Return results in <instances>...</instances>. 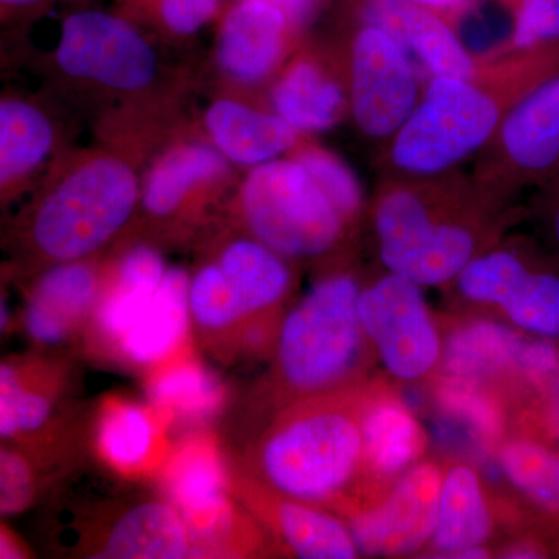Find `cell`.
<instances>
[{"mask_svg": "<svg viewBox=\"0 0 559 559\" xmlns=\"http://www.w3.org/2000/svg\"><path fill=\"white\" fill-rule=\"evenodd\" d=\"M367 212L384 270L430 288L450 285L471 261L506 237L521 209L473 171L457 168L433 176L381 178Z\"/></svg>", "mask_w": 559, "mask_h": 559, "instance_id": "6da1fadb", "label": "cell"}, {"mask_svg": "<svg viewBox=\"0 0 559 559\" xmlns=\"http://www.w3.org/2000/svg\"><path fill=\"white\" fill-rule=\"evenodd\" d=\"M477 58L471 75L437 76L426 83L409 119L381 145V178L457 170L488 145L525 95L559 73V43Z\"/></svg>", "mask_w": 559, "mask_h": 559, "instance_id": "7a4b0ae2", "label": "cell"}, {"mask_svg": "<svg viewBox=\"0 0 559 559\" xmlns=\"http://www.w3.org/2000/svg\"><path fill=\"white\" fill-rule=\"evenodd\" d=\"M366 384L286 404L264 421L235 468L344 518L360 499Z\"/></svg>", "mask_w": 559, "mask_h": 559, "instance_id": "3957f363", "label": "cell"}, {"mask_svg": "<svg viewBox=\"0 0 559 559\" xmlns=\"http://www.w3.org/2000/svg\"><path fill=\"white\" fill-rule=\"evenodd\" d=\"M360 286L355 272L331 271L286 310L271 369L252 396L267 418L294 401L369 381L377 355L360 325Z\"/></svg>", "mask_w": 559, "mask_h": 559, "instance_id": "277c9868", "label": "cell"}, {"mask_svg": "<svg viewBox=\"0 0 559 559\" xmlns=\"http://www.w3.org/2000/svg\"><path fill=\"white\" fill-rule=\"evenodd\" d=\"M293 286L288 260L263 242H227L190 277L194 340L226 366L270 359Z\"/></svg>", "mask_w": 559, "mask_h": 559, "instance_id": "5b68a950", "label": "cell"}, {"mask_svg": "<svg viewBox=\"0 0 559 559\" xmlns=\"http://www.w3.org/2000/svg\"><path fill=\"white\" fill-rule=\"evenodd\" d=\"M51 544L68 557L94 559L194 558L190 530L160 492L114 491L76 499L58 511Z\"/></svg>", "mask_w": 559, "mask_h": 559, "instance_id": "8992f818", "label": "cell"}, {"mask_svg": "<svg viewBox=\"0 0 559 559\" xmlns=\"http://www.w3.org/2000/svg\"><path fill=\"white\" fill-rule=\"evenodd\" d=\"M139 183L127 164L100 157L61 180L36 209L31 241L40 259H91L131 219Z\"/></svg>", "mask_w": 559, "mask_h": 559, "instance_id": "52a82bcc", "label": "cell"}, {"mask_svg": "<svg viewBox=\"0 0 559 559\" xmlns=\"http://www.w3.org/2000/svg\"><path fill=\"white\" fill-rule=\"evenodd\" d=\"M240 210L252 238L286 260L329 257L353 231L294 157L253 168L241 189Z\"/></svg>", "mask_w": 559, "mask_h": 559, "instance_id": "ba28073f", "label": "cell"}, {"mask_svg": "<svg viewBox=\"0 0 559 559\" xmlns=\"http://www.w3.org/2000/svg\"><path fill=\"white\" fill-rule=\"evenodd\" d=\"M477 314L559 342V253L525 238L502 237L447 286Z\"/></svg>", "mask_w": 559, "mask_h": 559, "instance_id": "9c48e42d", "label": "cell"}, {"mask_svg": "<svg viewBox=\"0 0 559 559\" xmlns=\"http://www.w3.org/2000/svg\"><path fill=\"white\" fill-rule=\"evenodd\" d=\"M441 331L443 353L436 374L485 382L522 406L558 377V341L481 316L452 320Z\"/></svg>", "mask_w": 559, "mask_h": 559, "instance_id": "30bf717a", "label": "cell"}, {"mask_svg": "<svg viewBox=\"0 0 559 559\" xmlns=\"http://www.w3.org/2000/svg\"><path fill=\"white\" fill-rule=\"evenodd\" d=\"M358 314L374 355L390 377L418 382L437 373L443 331L430 311L423 286L384 270L362 282Z\"/></svg>", "mask_w": 559, "mask_h": 559, "instance_id": "8fae6325", "label": "cell"}, {"mask_svg": "<svg viewBox=\"0 0 559 559\" xmlns=\"http://www.w3.org/2000/svg\"><path fill=\"white\" fill-rule=\"evenodd\" d=\"M473 175L510 200L559 179V73L507 114L477 154Z\"/></svg>", "mask_w": 559, "mask_h": 559, "instance_id": "7c38bea8", "label": "cell"}, {"mask_svg": "<svg viewBox=\"0 0 559 559\" xmlns=\"http://www.w3.org/2000/svg\"><path fill=\"white\" fill-rule=\"evenodd\" d=\"M349 116L367 139L384 145L421 100L428 80L390 33L362 24L347 55Z\"/></svg>", "mask_w": 559, "mask_h": 559, "instance_id": "4fadbf2b", "label": "cell"}, {"mask_svg": "<svg viewBox=\"0 0 559 559\" xmlns=\"http://www.w3.org/2000/svg\"><path fill=\"white\" fill-rule=\"evenodd\" d=\"M444 466L421 460L374 502L345 514L349 532L366 557H409L428 549Z\"/></svg>", "mask_w": 559, "mask_h": 559, "instance_id": "5bb4252c", "label": "cell"}, {"mask_svg": "<svg viewBox=\"0 0 559 559\" xmlns=\"http://www.w3.org/2000/svg\"><path fill=\"white\" fill-rule=\"evenodd\" d=\"M57 58L68 75L120 91L145 90L157 70L156 55L130 22L98 10L66 17Z\"/></svg>", "mask_w": 559, "mask_h": 559, "instance_id": "9a60e30c", "label": "cell"}, {"mask_svg": "<svg viewBox=\"0 0 559 559\" xmlns=\"http://www.w3.org/2000/svg\"><path fill=\"white\" fill-rule=\"evenodd\" d=\"M69 364L44 355L13 356L0 366V436L17 447H61L72 437L60 417Z\"/></svg>", "mask_w": 559, "mask_h": 559, "instance_id": "2e32d148", "label": "cell"}, {"mask_svg": "<svg viewBox=\"0 0 559 559\" xmlns=\"http://www.w3.org/2000/svg\"><path fill=\"white\" fill-rule=\"evenodd\" d=\"M230 491L267 536L293 557H360L347 522L340 514L275 491L231 466Z\"/></svg>", "mask_w": 559, "mask_h": 559, "instance_id": "e0dca14e", "label": "cell"}, {"mask_svg": "<svg viewBox=\"0 0 559 559\" xmlns=\"http://www.w3.org/2000/svg\"><path fill=\"white\" fill-rule=\"evenodd\" d=\"M362 441V485L358 507L380 499L393 481L421 462L429 447L428 432L406 401L389 382L380 380L366 384Z\"/></svg>", "mask_w": 559, "mask_h": 559, "instance_id": "ac0fdd59", "label": "cell"}, {"mask_svg": "<svg viewBox=\"0 0 559 559\" xmlns=\"http://www.w3.org/2000/svg\"><path fill=\"white\" fill-rule=\"evenodd\" d=\"M170 425L151 404L108 395L92 419L95 457L117 479H154L170 454Z\"/></svg>", "mask_w": 559, "mask_h": 559, "instance_id": "d6986e66", "label": "cell"}, {"mask_svg": "<svg viewBox=\"0 0 559 559\" xmlns=\"http://www.w3.org/2000/svg\"><path fill=\"white\" fill-rule=\"evenodd\" d=\"M103 272L91 259L57 263L44 272L27 294L22 329L39 348L83 341Z\"/></svg>", "mask_w": 559, "mask_h": 559, "instance_id": "ffe728a7", "label": "cell"}, {"mask_svg": "<svg viewBox=\"0 0 559 559\" xmlns=\"http://www.w3.org/2000/svg\"><path fill=\"white\" fill-rule=\"evenodd\" d=\"M167 267L151 246H134L112 270L103 272L100 290L83 344L92 356L116 360L117 348L132 323L153 300Z\"/></svg>", "mask_w": 559, "mask_h": 559, "instance_id": "44dd1931", "label": "cell"}, {"mask_svg": "<svg viewBox=\"0 0 559 559\" xmlns=\"http://www.w3.org/2000/svg\"><path fill=\"white\" fill-rule=\"evenodd\" d=\"M360 20L399 40L428 81L437 76L471 75L479 64L477 55L466 49L450 21L417 3L367 0Z\"/></svg>", "mask_w": 559, "mask_h": 559, "instance_id": "7402d4cb", "label": "cell"}, {"mask_svg": "<svg viewBox=\"0 0 559 559\" xmlns=\"http://www.w3.org/2000/svg\"><path fill=\"white\" fill-rule=\"evenodd\" d=\"M193 342L142 373L146 400L164 415L171 432L209 428L229 401L226 384L205 367Z\"/></svg>", "mask_w": 559, "mask_h": 559, "instance_id": "603a6c76", "label": "cell"}, {"mask_svg": "<svg viewBox=\"0 0 559 559\" xmlns=\"http://www.w3.org/2000/svg\"><path fill=\"white\" fill-rule=\"evenodd\" d=\"M304 53L283 70L271 100L275 114L299 134L333 130L349 116L348 70Z\"/></svg>", "mask_w": 559, "mask_h": 559, "instance_id": "cb8c5ba5", "label": "cell"}, {"mask_svg": "<svg viewBox=\"0 0 559 559\" xmlns=\"http://www.w3.org/2000/svg\"><path fill=\"white\" fill-rule=\"evenodd\" d=\"M296 33L285 14L270 2L238 0L221 25V68L241 83H259L277 68Z\"/></svg>", "mask_w": 559, "mask_h": 559, "instance_id": "d4e9b609", "label": "cell"}, {"mask_svg": "<svg viewBox=\"0 0 559 559\" xmlns=\"http://www.w3.org/2000/svg\"><path fill=\"white\" fill-rule=\"evenodd\" d=\"M498 518V507L479 471L469 463H451L444 466L436 528L425 551L459 559L465 550L488 547Z\"/></svg>", "mask_w": 559, "mask_h": 559, "instance_id": "484cf974", "label": "cell"}, {"mask_svg": "<svg viewBox=\"0 0 559 559\" xmlns=\"http://www.w3.org/2000/svg\"><path fill=\"white\" fill-rule=\"evenodd\" d=\"M189 296V274L167 270L153 300L120 341L117 362L143 373L193 340Z\"/></svg>", "mask_w": 559, "mask_h": 559, "instance_id": "4316f807", "label": "cell"}, {"mask_svg": "<svg viewBox=\"0 0 559 559\" xmlns=\"http://www.w3.org/2000/svg\"><path fill=\"white\" fill-rule=\"evenodd\" d=\"M216 148L235 164L259 167L280 159L299 145V132L277 114L261 112L240 103H213L205 116Z\"/></svg>", "mask_w": 559, "mask_h": 559, "instance_id": "83f0119b", "label": "cell"}, {"mask_svg": "<svg viewBox=\"0 0 559 559\" xmlns=\"http://www.w3.org/2000/svg\"><path fill=\"white\" fill-rule=\"evenodd\" d=\"M224 157L221 151L202 143H189L165 154L143 187V209L157 219L175 215L194 187L221 178L227 171Z\"/></svg>", "mask_w": 559, "mask_h": 559, "instance_id": "f1b7e54d", "label": "cell"}, {"mask_svg": "<svg viewBox=\"0 0 559 559\" xmlns=\"http://www.w3.org/2000/svg\"><path fill=\"white\" fill-rule=\"evenodd\" d=\"M430 392L448 417L457 419L488 450H498L510 428L514 406L506 393L485 382L433 374Z\"/></svg>", "mask_w": 559, "mask_h": 559, "instance_id": "f546056e", "label": "cell"}, {"mask_svg": "<svg viewBox=\"0 0 559 559\" xmlns=\"http://www.w3.org/2000/svg\"><path fill=\"white\" fill-rule=\"evenodd\" d=\"M496 457L511 487L559 524V450L520 432L499 444Z\"/></svg>", "mask_w": 559, "mask_h": 559, "instance_id": "4dcf8cb0", "label": "cell"}, {"mask_svg": "<svg viewBox=\"0 0 559 559\" xmlns=\"http://www.w3.org/2000/svg\"><path fill=\"white\" fill-rule=\"evenodd\" d=\"M53 143L47 117L20 100L0 105V179L2 186L24 178L46 159Z\"/></svg>", "mask_w": 559, "mask_h": 559, "instance_id": "1f68e13d", "label": "cell"}, {"mask_svg": "<svg viewBox=\"0 0 559 559\" xmlns=\"http://www.w3.org/2000/svg\"><path fill=\"white\" fill-rule=\"evenodd\" d=\"M293 151L294 159L299 162L334 207L340 210L348 226L356 230L366 213L367 202L355 171L340 156L322 146L305 143Z\"/></svg>", "mask_w": 559, "mask_h": 559, "instance_id": "d6a6232c", "label": "cell"}, {"mask_svg": "<svg viewBox=\"0 0 559 559\" xmlns=\"http://www.w3.org/2000/svg\"><path fill=\"white\" fill-rule=\"evenodd\" d=\"M60 463L40 457L38 454L3 443L0 454V510L2 516L24 513L44 491L47 480L58 476Z\"/></svg>", "mask_w": 559, "mask_h": 559, "instance_id": "836d02e7", "label": "cell"}, {"mask_svg": "<svg viewBox=\"0 0 559 559\" xmlns=\"http://www.w3.org/2000/svg\"><path fill=\"white\" fill-rule=\"evenodd\" d=\"M511 14L509 38L485 53H509L559 43V0H506Z\"/></svg>", "mask_w": 559, "mask_h": 559, "instance_id": "e575fe53", "label": "cell"}, {"mask_svg": "<svg viewBox=\"0 0 559 559\" xmlns=\"http://www.w3.org/2000/svg\"><path fill=\"white\" fill-rule=\"evenodd\" d=\"M521 433L535 437L559 450V373L535 400L522 407Z\"/></svg>", "mask_w": 559, "mask_h": 559, "instance_id": "d590c367", "label": "cell"}, {"mask_svg": "<svg viewBox=\"0 0 559 559\" xmlns=\"http://www.w3.org/2000/svg\"><path fill=\"white\" fill-rule=\"evenodd\" d=\"M162 24L180 36L193 35L215 17L219 0H150Z\"/></svg>", "mask_w": 559, "mask_h": 559, "instance_id": "8d00e7d4", "label": "cell"}, {"mask_svg": "<svg viewBox=\"0 0 559 559\" xmlns=\"http://www.w3.org/2000/svg\"><path fill=\"white\" fill-rule=\"evenodd\" d=\"M532 213L554 252L559 253V179L536 190Z\"/></svg>", "mask_w": 559, "mask_h": 559, "instance_id": "74e56055", "label": "cell"}, {"mask_svg": "<svg viewBox=\"0 0 559 559\" xmlns=\"http://www.w3.org/2000/svg\"><path fill=\"white\" fill-rule=\"evenodd\" d=\"M264 2L277 7L285 14L289 24L300 32L318 17L325 0H264Z\"/></svg>", "mask_w": 559, "mask_h": 559, "instance_id": "f35d334b", "label": "cell"}, {"mask_svg": "<svg viewBox=\"0 0 559 559\" xmlns=\"http://www.w3.org/2000/svg\"><path fill=\"white\" fill-rule=\"evenodd\" d=\"M551 549L547 540L538 536H525L516 540H511L509 546L500 550L499 557L502 558H549Z\"/></svg>", "mask_w": 559, "mask_h": 559, "instance_id": "ab89813d", "label": "cell"}, {"mask_svg": "<svg viewBox=\"0 0 559 559\" xmlns=\"http://www.w3.org/2000/svg\"><path fill=\"white\" fill-rule=\"evenodd\" d=\"M407 2L417 3L441 14L444 20L450 21L452 25L459 21V17L468 9L469 0H407Z\"/></svg>", "mask_w": 559, "mask_h": 559, "instance_id": "60d3db41", "label": "cell"}, {"mask_svg": "<svg viewBox=\"0 0 559 559\" xmlns=\"http://www.w3.org/2000/svg\"><path fill=\"white\" fill-rule=\"evenodd\" d=\"M31 550L20 539L16 533L11 532L5 525H2V535H0V558H31Z\"/></svg>", "mask_w": 559, "mask_h": 559, "instance_id": "b9f144b4", "label": "cell"}, {"mask_svg": "<svg viewBox=\"0 0 559 559\" xmlns=\"http://www.w3.org/2000/svg\"><path fill=\"white\" fill-rule=\"evenodd\" d=\"M49 0H0L3 11H9V13L36 9V7L44 5Z\"/></svg>", "mask_w": 559, "mask_h": 559, "instance_id": "7bdbcfd3", "label": "cell"}]
</instances>
